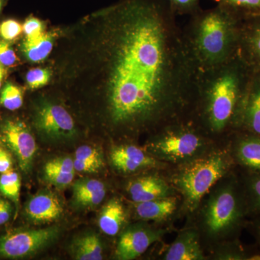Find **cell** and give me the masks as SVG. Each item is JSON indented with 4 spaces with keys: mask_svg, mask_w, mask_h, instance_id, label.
I'll list each match as a JSON object with an SVG mask.
<instances>
[{
    "mask_svg": "<svg viewBox=\"0 0 260 260\" xmlns=\"http://www.w3.org/2000/svg\"><path fill=\"white\" fill-rule=\"evenodd\" d=\"M167 0H119L67 34L59 77L98 90L115 131L155 133L188 119L197 68Z\"/></svg>",
    "mask_w": 260,
    "mask_h": 260,
    "instance_id": "1",
    "label": "cell"
},
{
    "mask_svg": "<svg viewBox=\"0 0 260 260\" xmlns=\"http://www.w3.org/2000/svg\"><path fill=\"white\" fill-rule=\"evenodd\" d=\"M252 73L239 54L225 64L197 69L189 119L208 135L241 129Z\"/></svg>",
    "mask_w": 260,
    "mask_h": 260,
    "instance_id": "2",
    "label": "cell"
},
{
    "mask_svg": "<svg viewBox=\"0 0 260 260\" xmlns=\"http://www.w3.org/2000/svg\"><path fill=\"white\" fill-rule=\"evenodd\" d=\"M244 18L217 5L189 16L183 37L197 69L225 64L239 54Z\"/></svg>",
    "mask_w": 260,
    "mask_h": 260,
    "instance_id": "3",
    "label": "cell"
},
{
    "mask_svg": "<svg viewBox=\"0 0 260 260\" xmlns=\"http://www.w3.org/2000/svg\"><path fill=\"white\" fill-rule=\"evenodd\" d=\"M247 217L242 181L232 175L210 194L203 210V228L208 237L225 238L239 232Z\"/></svg>",
    "mask_w": 260,
    "mask_h": 260,
    "instance_id": "4",
    "label": "cell"
},
{
    "mask_svg": "<svg viewBox=\"0 0 260 260\" xmlns=\"http://www.w3.org/2000/svg\"><path fill=\"white\" fill-rule=\"evenodd\" d=\"M232 152H213L186 162L174 177V184L184 197L186 208L193 211L211 188L230 171Z\"/></svg>",
    "mask_w": 260,
    "mask_h": 260,
    "instance_id": "5",
    "label": "cell"
},
{
    "mask_svg": "<svg viewBox=\"0 0 260 260\" xmlns=\"http://www.w3.org/2000/svg\"><path fill=\"white\" fill-rule=\"evenodd\" d=\"M148 144L154 158L186 164L201 156L208 144V135L190 119L176 121L154 133Z\"/></svg>",
    "mask_w": 260,
    "mask_h": 260,
    "instance_id": "6",
    "label": "cell"
},
{
    "mask_svg": "<svg viewBox=\"0 0 260 260\" xmlns=\"http://www.w3.org/2000/svg\"><path fill=\"white\" fill-rule=\"evenodd\" d=\"M59 234L56 226L8 233L0 238V255L11 259L31 255L54 242Z\"/></svg>",
    "mask_w": 260,
    "mask_h": 260,
    "instance_id": "7",
    "label": "cell"
},
{
    "mask_svg": "<svg viewBox=\"0 0 260 260\" xmlns=\"http://www.w3.org/2000/svg\"><path fill=\"white\" fill-rule=\"evenodd\" d=\"M34 124L38 133L48 140H67L76 135L75 121L62 106L44 101L37 106Z\"/></svg>",
    "mask_w": 260,
    "mask_h": 260,
    "instance_id": "8",
    "label": "cell"
},
{
    "mask_svg": "<svg viewBox=\"0 0 260 260\" xmlns=\"http://www.w3.org/2000/svg\"><path fill=\"white\" fill-rule=\"evenodd\" d=\"M1 138L15 154L21 170L28 172L37 153V145L28 126L18 119H8L1 126Z\"/></svg>",
    "mask_w": 260,
    "mask_h": 260,
    "instance_id": "9",
    "label": "cell"
},
{
    "mask_svg": "<svg viewBox=\"0 0 260 260\" xmlns=\"http://www.w3.org/2000/svg\"><path fill=\"white\" fill-rule=\"evenodd\" d=\"M164 232L144 225L128 228L121 234L115 250L116 259L132 260L141 256L153 243L162 237Z\"/></svg>",
    "mask_w": 260,
    "mask_h": 260,
    "instance_id": "10",
    "label": "cell"
},
{
    "mask_svg": "<svg viewBox=\"0 0 260 260\" xmlns=\"http://www.w3.org/2000/svg\"><path fill=\"white\" fill-rule=\"evenodd\" d=\"M234 133V162L248 172H260V135L241 129Z\"/></svg>",
    "mask_w": 260,
    "mask_h": 260,
    "instance_id": "11",
    "label": "cell"
},
{
    "mask_svg": "<svg viewBox=\"0 0 260 260\" xmlns=\"http://www.w3.org/2000/svg\"><path fill=\"white\" fill-rule=\"evenodd\" d=\"M62 205L56 195L44 191L32 196L25 208L27 218L32 223L45 224L51 223L62 215Z\"/></svg>",
    "mask_w": 260,
    "mask_h": 260,
    "instance_id": "12",
    "label": "cell"
},
{
    "mask_svg": "<svg viewBox=\"0 0 260 260\" xmlns=\"http://www.w3.org/2000/svg\"><path fill=\"white\" fill-rule=\"evenodd\" d=\"M112 165L118 171L125 174L134 173L147 168L156 167L158 162L153 155L133 145L114 147L110 154Z\"/></svg>",
    "mask_w": 260,
    "mask_h": 260,
    "instance_id": "13",
    "label": "cell"
},
{
    "mask_svg": "<svg viewBox=\"0 0 260 260\" xmlns=\"http://www.w3.org/2000/svg\"><path fill=\"white\" fill-rule=\"evenodd\" d=\"M239 54L253 72L260 71V15L244 19Z\"/></svg>",
    "mask_w": 260,
    "mask_h": 260,
    "instance_id": "14",
    "label": "cell"
},
{
    "mask_svg": "<svg viewBox=\"0 0 260 260\" xmlns=\"http://www.w3.org/2000/svg\"><path fill=\"white\" fill-rule=\"evenodd\" d=\"M127 191L135 203L168 198L173 193L167 181L156 176H145L130 181Z\"/></svg>",
    "mask_w": 260,
    "mask_h": 260,
    "instance_id": "15",
    "label": "cell"
},
{
    "mask_svg": "<svg viewBox=\"0 0 260 260\" xmlns=\"http://www.w3.org/2000/svg\"><path fill=\"white\" fill-rule=\"evenodd\" d=\"M241 130L260 135V71L253 72L246 93Z\"/></svg>",
    "mask_w": 260,
    "mask_h": 260,
    "instance_id": "16",
    "label": "cell"
},
{
    "mask_svg": "<svg viewBox=\"0 0 260 260\" xmlns=\"http://www.w3.org/2000/svg\"><path fill=\"white\" fill-rule=\"evenodd\" d=\"M204 259L199 235L194 230H186L179 234L164 256V259L166 260Z\"/></svg>",
    "mask_w": 260,
    "mask_h": 260,
    "instance_id": "17",
    "label": "cell"
},
{
    "mask_svg": "<svg viewBox=\"0 0 260 260\" xmlns=\"http://www.w3.org/2000/svg\"><path fill=\"white\" fill-rule=\"evenodd\" d=\"M56 37L55 32H44L34 39L25 38L20 45L21 54L25 59L30 62H41L51 54Z\"/></svg>",
    "mask_w": 260,
    "mask_h": 260,
    "instance_id": "18",
    "label": "cell"
},
{
    "mask_svg": "<svg viewBox=\"0 0 260 260\" xmlns=\"http://www.w3.org/2000/svg\"><path fill=\"white\" fill-rule=\"evenodd\" d=\"M126 218V210L122 203L117 198H113L102 208L99 215V227L104 234L114 237L120 232Z\"/></svg>",
    "mask_w": 260,
    "mask_h": 260,
    "instance_id": "19",
    "label": "cell"
},
{
    "mask_svg": "<svg viewBox=\"0 0 260 260\" xmlns=\"http://www.w3.org/2000/svg\"><path fill=\"white\" fill-rule=\"evenodd\" d=\"M177 200L173 196L136 203L135 213L140 219L162 220L172 215L177 209Z\"/></svg>",
    "mask_w": 260,
    "mask_h": 260,
    "instance_id": "20",
    "label": "cell"
},
{
    "mask_svg": "<svg viewBox=\"0 0 260 260\" xmlns=\"http://www.w3.org/2000/svg\"><path fill=\"white\" fill-rule=\"evenodd\" d=\"M73 257L77 260L103 259V244L96 234H90L75 239L72 244Z\"/></svg>",
    "mask_w": 260,
    "mask_h": 260,
    "instance_id": "21",
    "label": "cell"
},
{
    "mask_svg": "<svg viewBox=\"0 0 260 260\" xmlns=\"http://www.w3.org/2000/svg\"><path fill=\"white\" fill-rule=\"evenodd\" d=\"M241 181L245 193L249 217L259 215L260 172L246 171Z\"/></svg>",
    "mask_w": 260,
    "mask_h": 260,
    "instance_id": "22",
    "label": "cell"
},
{
    "mask_svg": "<svg viewBox=\"0 0 260 260\" xmlns=\"http://www.w3.org/2000/svg\"><path fill=\"white\" fill-rule=\"evenodd\" d=\"M245 19L260 15V0H213Z\"/></svg>",
    "mask_w": 260,
    "mask_h": 260,
    "instance_id": "23",
    "label": "cell"
},
{
    "mask_svg": "<svg viewBox=\"0 0 260 260\" xmlns=\"http://www.w3.org/2000/svg\"><path fill=\"white\" fill-rule=\"evenodd\" d=\"M20 187L21 181L18 173L10 169L0 175V192L16 204L20 198Z\"/></svg>",
    "mask_w": 260,
    "mask_h": 260,
    "instance_id": "24",
    "label": "cell"
},
{
    "mask_svg": "<svg viewBox=\"0 0 260 260\" xmlns=\"http://www.w3.org/2000/svg\"><path fill=\"white\" fill-rule=\"evenodd\" d=\"M23 104V93L22 89L14 83H5L0 93V104L10 111L20 109Z\"/></svg>",
    "mask_w": 260,
    "mask_h": 260,
    "instance_id": "25",
    "label": "cell"
},
{
    "mask_svg": "<svg viewBox=\"0 0 260 260\" xmlns=\"http://www.w3.org/2000/svg\"><path fill=\"white\" fill-rule=\"evenodd\" d=\"M106 189L102 181L93 179H83L75 181L73 184V195L77 203L89 195Z\"/></svg>",
    "mask_w": 260,
    "mask_h": 260,
    "instance_id": "26",
    "label": "cell"
},
{
    "mask_svg": "<svg viewBox=\"0 0 260 260\" xmlns=\"http://www.w3.org/2000/svg\"><path fill=\"white\" fill-rule=\"evenodd\" d=\"M52 72L49 68H32L25 75V82L30 89L36 90L47 85L51 79Z\"/></svg>",
    "mask_w": 260,
    "mask_h": 260,
    "instance_id": "27",
    "label": "cell"
},
{
    "mask_svg": "<svg viewBox=\"0 0 260 260\" xmlns=\"http://www.w3.org/2000/svg\"><path fill=\"white\" fill-rule=\"evenodd\" d=\"M176 15H190L201 9L200 0H167Z\"/></svg>",
    "mask_w": 260,
    "mask_h": 260,
    "instance_id": "28",
    "label": "cell"
},
{
    "mask_svg": "<svg viewBox=\"0 0 260 260\" xmlns=\"http://www.w3.org/2000/svg\"><path fill=\"white\" fill-rule=\"evenodd\" d=\"M23 32L21 24L13 19H8L0 23V39L11 42Z\"/></svg>",
    "mask_w": 260,
    "mask_h": 260,
    "instance_id": "29",
    "label": "cell"
},
{
    "mask_svg": "<svg viewBox=\"0 0 260 260\" xmlns=\"http://www.w3.org/2000/svg\"><path fill=\"white\" fill-rule=\"evenodd\" d=\"M75 173L74 160L70 157H60L49 160L44 167V172Z\"/></svg>",
    "mask_w": 260,
    "mask_h": 260,
    "instance_id": "30",
    "label": "cell"
},
{
    "mask_svg": "<svg viewBox=\"0 0 260 260\" xmlns=\"http://www.w3.org/2000/svg\"><path fill=\"white\" fill-rule=\"evenodd\" d=\"M18 58L10 42L0 39V64L5 67H13L18 64Z\"/></svg>",
    "mask_w": 260,
    "mask_h": 260,
    "instance_id": "31",
    "label": "cell"
},
{
    "mask_svg": "<svg viewBox=\"0 0 260 260\" xmlns=\"http://www.w3.org/2000/svg\"><path fill=\"white\" fill-rule=\"evenodd\" d=\"M45 25L42 20L35 17H29L24 22L23 32L26 39L37 38L44 32Z\"/></svg>",
    "mask_w": 260,
    "mask_h": 260,
    "instance_id": "32",
    "label": "cell"
},
{
    "mask_svg": "<svg viewBox=\"0 0 260 260\" xmlns=\"http://www.w3.org/2000/svg\"><path fill=\"white\" fill-rule=\"evenodd\" d=\"M75 159L83 160V161L95 162L104 164L101 152L98 149L90 145H83L77 149L75 152Z\"/></svg>",
    "mask_w": 260,
    "mask_h": 260,
    "instance_id": "33",
    "label": "cell"
},
{
    "mask_svg": "<svg viewBox=\"0 0 260 260\" xmlns=\"http://www.w3.org/2000/svg\"><path fill=\"white\" fill-rule=\"evenodd\" d=\"M44 177L47 181L56 187L64 188L73 182L75 173L64 174L61 172H44Z\"/></svg>",
    "mask_w": 260,
    "mask_h": 260,
    "instance_id": "34",
    "label": "cell"
},
{
    "mask_svg": "<svg viewBox=\"0 0 260 260\" xmlns=\"http://www.w3.org/2000/svg\"><path fill=\"white\" fill-rule=\"evenodd\" d=\"M104 164L95 162L83 161V160L75 159L74 168L75 172L81 173H95L99 172Z\"/></svg>",
    "mask_w": 260,
    "mask_h": 260,
    "instance_id": "35",
    "label": "cell"
},
{
    "mask_svg": "<svg viewBox=\"0 0 260 260\" xmlns=\"http://www.w3.org/2000/svg\"><path fill=\"white\" fill-rule=\"evenodd\" d=\"M12 213V207L9 202L0 198V225L9 220Z\"/></svg>",
    "mask_w": 260,
    "mask_h": 260,
    "instance_id": "36",
    "label": "cell"
},
{
    "mask_svg": "<svg viewBox=\"0 0 260 260\" xmlns=\"http://www.w3.org/2000/svg\"><path fill=\"white\" fill-rule=\"evenodd\" d=\"M251 221L249 223V228L251 229L253 235L255 237L256 243L260 251V214L251 216Z\"/></svg>",
    "mask_w": 260,
    "mask_h": 260,
    "instance_id": "37",
    "label": "cell"
},
{
    "mask_svg": "<svg viewBox=\"0 0 260 260\" xmlns=\"http://www.w3.org/2000/svg\"><path fill=\"white\" fill-rule=\"evenodd\" d=\"M13 166L11 157L6 151L0 154V173L3 174L10 170Z\"/></svg>",
    "mask_w": 260,
    "mask_h": 260,
    "instance_id": "38",
    "label": "cell"
},
{
    "mask_svg": "<svg viewBox=\"0 0 260 260\" xmlns=\"http://www.w3.org/2000/svg\"><path fill=\"white\" fill-rule=\"evenodd\" d=\"M5 76H6V70L5 67L0 64V88H1L2 84L4 81Z\"/></svg>",
    "mask_w": 260,
    "mask_h": 260,
    "instance_id": "39",
    "label": "cell"
},
{
    "mask_svg": "<svg viewBox=\"0 0 260 260\" xmlns=\"http://www.w3.org/2000/svg\"><path fill=\"white\" fill-rule=\"evenodd\" d=\"M8 0H0V14H1L2 11H3V8H5Z\"/></svg>",
    "mask_w": 260,
    "mask_h": 260,
    "instance_id": "40",
    "label": "cell"
},
{
    "mask_svg": "<svg viewBox=\"0 0 260 260\" xmlns=\"http://www.w3.org/2000/svg\"><path fill=\"white\" fill-rule=\"evenodd\" d=\"M5 150H4V149L2 148L1 147H0V154L3 153V152H5Z\"/></svg>",
    "mask_w": 260,
    "mask_h": 260,
    "instance_id": "41",
    "label": "cell"
}]
</instances>
